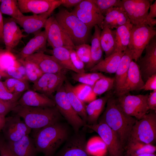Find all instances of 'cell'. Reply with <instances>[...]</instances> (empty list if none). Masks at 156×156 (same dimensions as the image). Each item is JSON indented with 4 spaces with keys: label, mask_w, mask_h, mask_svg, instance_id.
<instances>
[{
    "label": "cell",
    "mask_w": 156,
    "mask_h": 156,
    "mask_svg": "<svg viewBox=\"0 0 156 156\" xmlns=\"http://www.w3.org/2000/svg\"><path fill=\"white\" fill-rule=\"evenodd\" d=\"M2 135L8 142H15L29 135L31 129L29 127L20 117L14 115L5 117L2 129Z\"/></svg>",
    "instance_id": "5bb4252c"
},
{
    "label": "cell",
    "mask_w": 156,
    "mask_h": 156,
    "mask_svg": "<svg viewBox=\"0 0 156 156\" xmlns=\"http://www.w3.org/2000/svg\"><path fill=\"white\" fill-rule=\"evenodd\" d=\"M105 76L99 72L91 73L75 72L72 75V78L74 80L92 86L98 80Z\"/></svg>",
    "instance_id": "d590c367"
},
{
    "label": "cell",
    "mask_w": 156,
    "mask_h": 156,
    "mask_svg": "<svg viewBox=\"0 0 156 156\" xmlns=\"http://www.w3.org/2000/svg\"><path fill=\"white\" fill-rule=\"evenodd\" d=\"M0 10L2 14L10 16L13 19L17 18L23 14L16 0H1Z\"/></svg>",
    "instance_id": "ab89813d"
},
{
    "label": "cell",
    "mask_w": 156,
    "mask_h": 156,
    "mask_svg": "<svg viewBox=\"0 0 156 156\" xmlns=\"http://www.w3.org/2000/svg\"><path fill=\"white\" fill-rule=\"evenodd\" d=\"M3 19L2 13L0 10V40L3 39Z\"/></svg>",
    "instance_id": "9f6ffc18"
},
{
    "label": "cell",
    "mask_w": 156,
    "mask_h": 156,
    "mask_svg": "<svg viewBox=\"0 0 156 156\" xmlns=\"http://www.w3.org/2000/svg\"><path fill=\"white\" fill-rule=\"evenodd\" d=\"M24 60L36 65L43 73H61L64 72V69L53 55L46 54L43 51L35 53Z\"/></svg>",
    "instance_id": "ac0fdd59"
},
{
    "label": "cell",
    "mask_w": 156,
    "mask_h": 156,
    "mask_svg": "<svg viewBox=\"0 0 156 156\" xmlns=\"http://www.w3.org/2000/svg\"><path fill=\"white\" fill-rule=\"evenodd\" d=\"M156 140V111L150 110L141 119L136 120L132 127L128 142H137L152 144Z\"/></svg>",
    "instance_id": "5b68a950"
},
{
    "label": "cell",
    "mask_w": 156,
    "mask_h": 156,
    "mask_svg": "<svg viewBox=\"0 0 156 156\" xmlns=\"http://www.w3.org/2000/svg\"><path fill=\"white\" fill-rule=\"evenodd\" d=\"M54 16L75 46L87 44L91 29L77 16L63 8L60 9Z\"/></svg>",
    "instance_id": "277c9868"
},
{
    "label": "cell",
    "mask_w": 156,
    "mask_h": 156,
    "mask_svg": "<svg viewBox=\"0 0 156 156\" xmlns=\"http://www.w3.org/2000/svg\"><path fill=\"white\" fill-rule=\"evenodd\" d=\"M75 50L80 59L86 65L91 60V46L87 44L75 46Z\"/></svg>",
    "instance_id": "ee69618b"
},
{
    "label": "cell",
    "mask_w": 156,
    "mask_h": 156,
    "mask_svg": "<svg viewBox=\"0 0 156 156\" xmlns=\"http://www.w3.org/2000/svg\"><path fill=\"white\" fill-rule=\"evenodd\" d=\"M105 156V155H104V156Z\"/></svg>",
    "instance_id": "e7e4bbea"
},
{
    "label": "cell",
    "mask_w": 156,
    "mask_h": 156,
    "mask_svg": "<svg viewBox=\"0 0 156 156\" xmlns=\"http://www.w3.org/2000/svg\"><path fill=\"white\" fill-rule=\"evenodd\" d=\"M100 42L105 57L115 52L116 44L112 29L107 26L104 27L101 31Z\"/></svg>",
    "instance_id": "1f68e13d"
},
{
    "label": "cell",
    "mask_w": 156,
    "mask_h": 156,
    "mask_svg": "<svg viewBox=\"0 0 156 156\" xmlns=\"http://www.w3.org/2000/svg\"><path fill=\"white\" fill-rule=\"evenodd\" d=\"M18 105L32 107H53L54 100L44 94L33 90H28L21 95L17 102Z\"/></svg>",
    "instance_id": "7402d4cb"
},
{
    "label": "cell",
    "mask_w": 156,
    "mask_h": 156,
    "mask_svg": "<svg viewBox=\"0 0 156 156\" xmlns=\"http://www.w3.org/2000/svg\"><path fill=\"white\" fill-rule=\"evenodd\" d=\"M18 104L17 103L5 101L0 99V114L5 117Z\"/></svg>",
    "instance_id": "7dc6e473"
},
{
    "label": "cell",
    "mask_w": 156,
    "mask_h": 156,
    "mask_svg": "<svg viewBox=\"0 0 156 156\" xmlns=\"http://www.w3.org/2000/svg\"><path fill=\"white\" fill-rule=\"evenodd\" d=\"M16 67L19 73L27 79L26 70L24 66L22 64V65H20L18 64Z\"/></svg>",
    "instance_id": "11a10c76"
},
{
    "label": "cell",
    "mask_w": 156,
    "mask_h": 156,
    "mask_svg": "<svg viewBox=\"0 0 156 156\" xmlns=\"http://www.w3.org/2000/svg\"><path fill=\"white\" fill-rule=\"evenodd\" d=\"M133 25L130 23L112 30L116 44L115 52H123L128 48Z\"/></svg>",
    "instance_id": "f546056e"
},
{
    "label": "cell",
    "mask_w": 156,
    "mask_h": 156,
    "mask_svg": "<svg viewBox=\"0 0 156 156\" xmlns=\"http://www.w3.org/2000/svg\"><path fill=\"white\" fill-rule=\"evenodd\" d=\"M1 0H0V2H1Z\"/></svg>",
    "instance_id": "be15d7a7"
},
{
    "label": "cell",
    "mask_w": 156,
    "mask_h": 156,
    "mask_svg": "<svg viewBox=\"0 0 156 156\" xmlns=\"http://www.w3.org/2000/svg\"><path fill=\"white\" fill-rule=\"evenodd\" d=\"M133 60L132 54L127 48L124 51L123 55L115 73V92L117 96L125 81L130 64Z\"/></svg>",
    "instance_id": "603a6c76"
},
{
    "label": "cell",
    "mask_w": 156,
    "mask_h": 156,
    "mask_svg": "<svg viewBox=\"0 0 156 156\" xmlns=\"http://www.w3.org/2000/svg\"><path fill=\"white\" fill-rule=\"evenodd\" d=\"M10 53L5 50H3L0 53V70L5 74L8 69L12 67H16L18 64L12 59Z\"/></svg>",
    "instance_id": "7bdbcfd3"
},
{
    "label": "cell",
    "mask_w": 156,
    "mask_h": 156,
    "mask_svg": "<svg viewBox=\"0 0 156 156\" xmlns=\"http://www.w3.org/2000/svg\"><path fill=\"white\" fill-rule=\"evenodd\" d=\"M52 13L49 12L30 16H26L22 14L17 18L13 19L23 28L26 33L35 35L44 27L47 20Z\"/></svg>",
    "instance_id": "ffe728a7"
},
{
    "label": "cell",
    "mask_w": 156,
    "mask_h": 156,
    "mask_svg": "<svg viewBox=\"0 0 156 156\" xmlns=\"http://www.w3.org/2000/svg\"><path fill=\"white\" fill-rule=\"evenodd\" d=\"M0 156H16L10 150L7 141L0 134Z\"/></svg>",
    "instance_id": "c3c4849f"
},
{
    "label": "cell",
    "mask_w": 156,
    "mask_h": 156,
    "mask_svg": "<svg viewBox=\"0 0 156 156\" xmlns=\"http://www.w3.org/2000/svg\"><path fill=\"white\" fill-rule=\"evenodd\" d=\"M5 73L8 78H12L18 79L27 80L19 73L16 67H12L9 68L6 70Z\"/></svg>",
    "instance_id": "f907efd6"
},
{
    "label": "cell",
    "mask_w": 156,
    "mask_h": 156,
    "mask_svg": "<svg viewBox=\"0 0 156 156\" xmlns=\"http://www.w3.org/2000/svg\"><path fill=\"white\" fill-rule=\"evenodd\" d=\"M22 93H12L6 88L3 82L0 80V99L5 101L17 103Z\"/></svg>",
    "instance_id": "f6af8a7d"
},
{
    "label": "cell",
    "mask_w": 156,
    "mask_h": 156,
    "mask_svg": "<svg viewBox=\"0 0 156 156\" xmlns=\"http://www.w3.org/2000/svg\"><path fill=\"white\" fill-rule=\"evenodd\" d=\"M156 35L154 27L146 25H133L128 48L135 62L138 60L144 50Z\"/></svg>",
    "instance_id": "52a82bcc"
},
{
    "label": "cell",
    "mask_w": 156,
    "mask_h": 156,
    "mask_svg": "<svg viewBox=\"0 0 156 156\" xmlns=\"http://www.w3.org/2000/svg\"><path fill=\"white\" fill-rule=\"evenodd\" d=\"M21 12L39 14L53 11L61 5L60 0H18Z\"/></svg>",
    "instance_id": "2e32d148"
},
{
    "label": "cell",
    "mask_w": 156,
    "mask_h": 156,
    "mask_svg": "<svg viewBox=\"0 0 156 156\" xmlns=\"http://www.w3.org/2000/svg\"><path fill=\"white\" fill-rule=\"evenodd\" d=\"M130 23L126 12L121 7H116L109 10L104 16L101 29L107 26L111 29Z\"/></svg>",
    "instance_id": "d4e9b609"
},
{
    "label": "cell",
    "mask_w": 156,
    "mask_h": 156,
    "mask_svg": "<svg viewBox=\"0 0 156 156\" xmlns=\"http://www.w3.org/2000/svg\"><path fill=\"white\" fill-rule=\"evenodd\" d=\"M84 127L97 133L105 144L109 156H122L125 148L117 134L105 123L98 121L93 125H86Z\"/></svg>",
    "instance_id": "9c48e42d"
},
{
    "label": "cell",
    "mask_w": 156,
    "mask_h": 156,
    "mask_svg": "<svg viewBox=\"0 0 156 156\" xmlns=\"http://www.w3.org/2000/svg\"><path fill=\"white\" fill-rule=\"evenodd\" d=\"M51 53L52 55L64 69L79 73L72 63L69 49L64 47H57L53 49Z\"/></svg>",
    "instance_id": "d6a6232c"
},
{
    "label": "cell",
    "mask_w": 156,
    "mask_h": 156,
    "mask_svg": "<svg viewBox=\"0 0 156 156\" xmlns=\"http://www.w3.org/2000/svg\"><path fill=\"white\" fill-rule=\"evenodd\" d=\"M44 28L47 42L53 49L64 47L68 49H75V46L59 24L54 15L48 18Z\"/></svg>",
    "instance_id": "4fadbf2b"
},
{
    "label": "cell",
    "mask_w": 156,
    "mask_h": 156,
    "mask_svg": "<svg viewBox=\"0 0 156 156\" xmlns=\"http://www.w3.org/2000/svg\"><path fill=\"white\" fill-rule=\"evenodd\" d=\"M122 156H129V155H128V154H127L126 153L125 154H123Z\"/></svg>",
    "instance_id": "94428289"
},
{
    "label": "cell",
    "mask_w": 156,
    "mask_h": 156,
    "mask_svg": "<svg viewBox=\"0 0 156 156\" xmlns=\"http://www.w3.org/2000/svg\"><path fill=\"white\" fill-rule=\"evenodd\" d=\"M97 6L104 16L108 11L112 8L121 7L120 0H91Z\"/></svg>",
    "instance_id": "b9f144b4"
},
{
    "label": "cell",
    "mask_w": 156,
    "mask_h": 156,
    "mask_svg": "<svg viewBox=\"0 0 156 156\" xmlns=\"http://www.w3.org/2000/svg\"><path fill=\"white\" fill-rule=\"evenodd\" d=\"M63 85L68 100L72 106L82 120L86 124L87 115L84 103L77 97L73 89V86L66 79Z\"/></svg>",
    "instance_id": "4dcf8cb0"
},
{
    "label": "cell",
    "mask_w": 156,
    "mask_h": 156,
    "mask_svg": "<svg viewBox=\"0 0 156 156\" xmlns=\"http://www.w3.org/2000/svg\"><path fill=\"white\" fill-rule=\"evenodd\" d=\"M71 61L74 67L79 73L85 72L84 63L80 59L74 49H69Z\"/></svg>",
    "instance_id": "bcb514c9"
},
{
    "label": "cell",
    "mask_w": 156,
    "mask_h": 156,
    "mask_svg": "<svg viewBox=\"0 0 156 156\" xmlns=\"http://www.w3.org/2000/svg\"><path fill=\"white\" fill-rule=\"evenodd\" d=\"M123 52H116L105 57L89 70L91 72L115 73L123 55Z\"/></svg>",
    "instance_id": "f1b7e54d"
},
{
    "label": "cell",
    "mask_w": 156,
    "mask_h": 156,
    "mask_svg": "<svg viewBox=\"0 0 156 156\" xmlns=\"http://www.w3.org/2000/svg\"><path fill=\"white\" fill-rule=\"evenodd\" d=\"M144 84L139 66L132 60L130 64L127 76L118 97L133 91L142 89Z\"/></svg>",
    "instance_id": "44dd1931"
},
{
    "label": "cell",
    "mask_w": 156,
    "mask_h": 156,
    "mask_svg": "<svg viewBox=\"0 0 156 156\" xmlns=\"http://www.w3.org/2000/svg\"><path fill=\"white\" fill-rule=\"evenodd\" d=\"M138 156H156L154 153H146L140 155Z\"/></svg>",
    "instance_id": "680465c9"
},
{
    "label": "cell",
    "mask_w": 156,
    "mask_h": 156,
    "mask_svg": "<svg viewBox=\"0 0 156 156\" xmlns=\"http://www.w3.org/2000/svg\"><path fill=\"white\" fill-rule=\"evenodd\" d=\"M5 117L0 114V132L2 130L4 125Z\"/></svg>",
    "instance_id": "6f0895ef"
},
{
    "label": "cell",
    "mask_w": 156,
    "mask_h": 156,
    "mask_svg": "<svg viewBox=\"0 0 156 156\" xmlns=\"http://www.w3.org/2000/svg\"><path fill=\"white\" fill-rule=\"evenodd\" d=\"M68 124L61 121L38 130H33L37 151L44 156H53L71 134Z\"/></svg>",
    "instance_id": "6da1fadb"
},
{
    "label": "cell",
    "mask_w": 156,
    "mask_h": 156,
    "mask_svg": "<svg viewBox=\"0 0 156 156\" xmlns=\"http://www.w3.org/2000/svg\"><path fill=\"white\" fill-rule=\"evenodd\" d=\"M63 83L56 92L53 99L62 117L71 126L73 132H77L84 127L86 124L77 114L70 103Z\"/></svg>",
    "instance_id": "ba28073f"
},
{
    "label": "cell",
    "mask_w": 156,
    "mask_h": 156,
    "mask_svg": "<svg viewBox=\"0 0 156 156\" xmlns=\"http://www.w3.org/2000/svg\"><path fill=\"white\" fill-rule=\"evenodd\" d=\"M153 0H121V7L126 12L133 25H148L154 27L156 20L148 17V11Z\"/></svg>",
    "instance_id": "8992f818"
},
{
    "label": "cell",
    "mask_w": 156,
    "mask_h": 156,
    "mask_svg": "<svg viewBox=\"0 0 156 156\" xmlns=\"http://www.w3.org/2000/svg\"><path fill=\"white\" fill-rule=\"evenodd\" d=\"M3 39L5 50L10 52L22 39L27 36L23 34L19 26L12 18L3 19Z\"/></svg>",
    "instance_id": "d6986e66"
},
{
    "label": "cell",
    "mask_w": 156,
    "mask_h": 156,
    "mask_svg": "<svg viewBox=\"0 0 156 156\" xmlns=\"http://www.w3.org/2000/svg\"><path fill=\"white\" fill-rule=\"evenodd\" d=\"M142 89L145 91L156 90V74L149 77L144 83Z\"/></svg>",
    "instance_id": "681fc988"
},
{
    "label": "cell",
    "mask_w": 156,
    "mask_h": 156,
    "mask_svg": "<svg viewBox=\"0 0 156 156\" xmlns=\"http://www.w3.org/2000/svg\"><path fill=\"white\" fill-rule=\"evenodd\" d=\"M3 82L7 89L12 93H22L29 90V84L27 80L9 77Z\"/></svg>",
    "instance_id": "8d00e7d4"
},
{
    "label": "cell",
    "mask_w": 156,
    "mask_h": 156,
    "mask_svg": "<svg viewBox=\"0 0 156 156\" xmlns=\"http://www.w3.org/2000/svg\"></svg>",
    "instance_id": "03108f58"
},
{
    "label": "cell",
    "mask_w": 156,
    "mask_h": 156,
    "mask_svg": "<svg viewBox=\"0 0 156 156\" xmlns=\"http://www.w3.org/2000/svg\"><path fill=\"white\" fill-rule=\"evenodd\" d=\"M106 104V108L98 121L103 122L116 132L125 149L132 127L137 120L126 114L113 96Z\"/></svg>",
    "instance_id": "7a4b0ae2"
},
{
    "label": "cell",
    "mask_w": 156,
    "mask_h": 156,
    "mask_svg": "<svg viewBox=\"0 0 156 156\" xmlns=\"http://www.w3.org/2000/svg\"><path fill=\"white\" fill-rule=\"evenodd\" d=\"M145 49V55L137 64L144 83L149 77L156 74V36L152 39Z\"/></svg>",
    "instance_id": "e0dca14e"
},
{
    "label": "cell",
    "mask_w": 156,
    "mask_h": 156,
    "mask_svg": "<svg viewBox=\"0 0 156 156\" xmlns=\"http://www.w3.org/2000/svg\"><path fill=\"white\" fill-rule=\"evenodd\" d=\"M3 50V49H1L0 48V53Z\"/></svg>",
    "instance_id": "6125c7cd"
},
{
    "label": "cell",
    "mask_w": 156,
    "mask_h": 156,
    "mask_svg": "<svg viewBox=\"0 0 156 156\" xmlns=\"http://www.w3.org/2000/svg\"><path fill=\"white\" fill-rule=\"evenodd\" d=\"M64 72L52 73H44L33 83V90L50 98L66 79Z\"/></svg>",
    "instance_id": "9a60e30c"
},
{
    "label": "cell",
    "mask_w": 156,
    "mask_h": 156,
    "mask_svg": "<svg viewBox=\"0 0 156 156\" xmlns=\"http://www.w3.org/2000/svg\"><path fill=\"white\" fill-rule=\"evenodd\" d=\"M94 27V32L91 39V60L85 66L86 70H90L103 59V51L100 42L101 29L97 25Z\"/></svg>",
    "instance_id": "83f0119b"
},
{
    "label": "cell",
    "mask_w": 156,
    "mask_h": 156,
    "mask_svg": "<svg viewBox=\"0 0 156 156\" xmlns=\"http://www.w3.org/2000/svg\"><path fill=\"white\" fill-rule=\"evenodd\" d=\"M87 150L90 155L103 156L107 151L106 146L100 136H94L87 142Z\"/></svg>",
    "instance_id": "e575fe53"
},
{
    "label": "cell",
    "mask_w": 156,
    "mask_h": 156,
    "mask_svg": "<svg viewBox=\"0 0 156 156\" xmlns=\"http://www.w3.org/2000/svg\"><path fill=\"white\" fill-rule=\"evenodd\" d=\"M150 11L148 13V17L151 19L155 18L156 17V1L150 6Z\"/></svg>",
    "instance_id": "db71d44e"
},
{
    "label": "cell",
    "mask_w": 156,
    "mask_h": 156,
    "mask_svg": "<svg viewBox=\"0 0 156 156\" xmlns=\"http://www.w3.org/2000/svg\"><path fill=\"white\" fill-rule=\"evenodd\" d=\"M125 149L126 154L129 156H138L146 153H154L155 146L151 144H146L137 142H128Z\"/></svg>",
    "instance_id": "836d02e7"
},
{
    "label": "cell",
    "mask_w": 156,
    "mask_h": 156,
    "mask_svg": "<svg viewBox=\"0 0 156 156\" xmlns=\"http://www.w3.org/2000/svg\"><path fill=\"white\" fill-rule=\"evenodd\" d=\"M83 0H60L61 5H62L65 8H69L73 6H76Z\"/></svg>",
    "instance_id": "f5cc1de1"
},
{
    "label": "cell",
    "mask_w": 156,
    "mask_h": 156,
    "mask_svg": "<svg viewBox=\"0 0 156 156\" xmlns=\"http://www.w3.org/2000/svg\"><path fill=\"white\" fill-rule=\"evenodd\" d=\"M147 104L149 110H156V90L150 93L147 100Z\"/></svg>",
    "instance_id": "816d5d0a"
},
{
    "label": "cell",
    "mask_w": 156,
    "mask_h": 156,
    "mask_svg": "<svg viewBox=\"0 0 156 156\" xmlns=\"http://www.w3.org/2000/svg\"><path fill=\"white\" fill-rule=\"evenodd\" d=\"M73 89L78 98L83 103H90L96 99L92 90V86L81 83L73 87Z\"/></svg>",
    "instance_id": "74e56055"
},
{
    "label": "cell",
    "mask_w": 156,
    "mask_h": 156,
    "mask_svg": "<svg viewBox=\"0 0 156 156\" xmlns=\"http://www.w3.org/2000/svg\"><path fill=\"white\" fill-rule=\"evenodd\" d=\"M86 129L83 127L77 132H73L53 156H91L86 148Z\"/></svg>",
    "instance_id": "8fae6325"
},
{
    "label": "cell",
    "mask_w": 156,
    "mask_h": 156,
    "mask_svg": "<svg viewBox=\"0 0 156 156\" xmlns=\"http://www.w3.org/2000/svg\"><path fill=\"white\" fill-rule=\"evenodd\" d=\"M115 79L105 76L98 80L92 86L94 94L96 96L109 91L114 87Z\"/></svg>",
    "instance_id": "f35d334b"
},
{
    "label": "cell",
    "mask_w": 156,
    "mask_h": 156,
    "mask_svg": "<svg viewBox=\"0 0 156 156\" xmlns=\"http://www.w3.org/2000/svg\"><path fill=\"white\" fill-rule=\"evenodd\" d=\"M71 12L90 29L96 25L101 29L104 16L91 0H83Z\"/></svg>",
    "instance_id": "7c38bea8"
},
{
    "label": "cell",
    "mask_w": 156,
    "mask_h": 156,
    "mask_svg": "<svg viewBox=\"0 0 156 156\" xmlns=\"http://www.w3.org/2000/svg\"><path fill=\"white\" fill-rule=\"evenodd\" d=\"M20 62L25 67L27 79L34 83L42 75L43 73L36 65L24 60H20Z\"/></svg>",
    "instance_id": "60d3db41"
},
{
    "label": "cell",
    "mask_w": 156,
    "mask_h": 156,
    "mask_svg": "<svg viewBox=\"0 0 156 156\" xmlns=\"http://www.w3.org/2000/svg\"><path fill=\"white\" fill-rule=\"evenodd\" d=\"M112 96V92H109L104 96L90 102L86 106L87 125H91L98 123L107 101Z\"/></svg>",
    "instance_id": "484cf974"
},
{
    "label": "cell",
    "mask_w": 156,
    "mask_h": 156,
    "mask_svg": "<svg viewBox=\"0 0 156 156\" xmlns=\"http://www.w3.org/2000/svg\"><path fill=\"white\" fill-rule=\"evenodd\" d=\"M148 95V94L131 95L127 93L116 99L126 114L138 120L149 110L147 104Z\"/></svg>",
    "instance_id": "30bf717a"
},
{
    "label": "cell",
    "mask_w": 156,
    "mask_h": 156,
    "mask_svg": "<svg viewBox=\"0 0 156 156\" xmlns=\"http://www.w3.org/2000/svg\"><path fill=\"white\" fill-rule=\"evenodd\" d=\"M7 142L16 156H37L38 152L33 139L29 135L16 141Z\"/></svg>",
    "instance_id": "cb8c5ba5"
},
{
    "label": "cell",
    "mask_w": 156,
    "mask_h": 156,
    "mask_svg": "<svg viewBox=\"0 0 156 156\" xmlns=\"http://www.w3.org/2000/svg\"><path fill=\"white\" fill-rule=\"evenodd\" d=\"M2 77H7L8 78L6 74L0 70V80Z\"/></svg>",
    "instance_id": "91938a15"
},
{
    "label": "cell",
    "mask_w": 156,
    "mask_h": 156,
    "mask_svg": "<svg viewBox=\"0 0 156 156\" xmlns=\"http://www.w3.org/2000/svg\"><path fill=\"white\" fill-rule=\"evenodd\" d=\"M12 112L22 118L26 125L33 130L61 121L63 118L56 106L32 107L18 104Z\"/></svg>",
    "instance_id": "3957f363"
},
{
    "label": "cell",
    "mask_w": 156,
    "mask_h": 156,
    "mask_svg": "<svg viewBox=\"0 0 156 156\" xmlns=\"http://www.w3.org/2000/svg\"><path fill=\"white\" fill-rule=\"evenodd\" d=\"M47 41L46 32L41 31L31 38L19 52L20 60H24L26 57L36 52L45 49Z\"/></svg>",
    "instance_id": "4316f807"
}]
</instances>
